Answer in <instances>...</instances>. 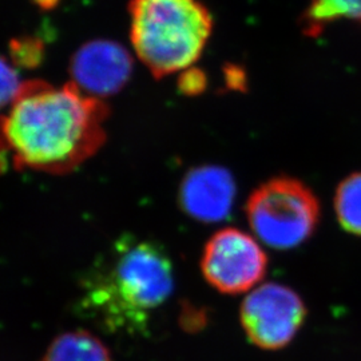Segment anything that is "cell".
<instances>
[{"instance_id":"obj_13","label":"cell","mask_w":361,"mask_h":361,"mask_svg":"<svg viewBox=\"0 0 361 361\" xmlns=\"http://www.w3.org/2000/svg\"><path fill=\"white\" fill-rule=\"evenodd\" d=\"M22 85L13 62L0 56V110L13 104Z\"/></svg>"},{"instance_id":"obj_6","label":"cell","mask_w":361,"mask_h":361,"mask_svg":"<svg viewBox=\"0 0 361 361\" xmlns=\"http://www.w3.org/2000/svg\"><path fill=\"white\" fill-rule=\"evenodd\" d=\"M240 316L246 336L255 345L276 350L295 338L305 322L307 307L293 289L271 283L246 296Z\"/></svg>"},{"instance_id":"obj_10","label":"cell","mask_w":361,"mask_h":361,"mask_svg":"<svg viewBox=\"0 0 361 361\" xmlns=\"http://www.w3.org/2000/svg\"><path fill=\"white\" fill-rule=\"evenodd\" d=\"M338 20L361 25V0H310L302 16V30L310 37H317Z\"/></svg>"},{"instance_id":"obj_15","label":"cell","mask_w":361,"mask_h":361,"mask_svg":"<svg viewBox=\"0 0 361 361\" xmlns=\"http://www.w3.org/2000/svg\"><path fill=\"white\" fill-rule=\"evenodd\" d=\"M32 1L40 10H52L59 4L61 0H32Z\"/></svg>"},{"instance_id":"obj_9","label":"cell","mask_w":361,"mask_h":361,"mask_svg":"<svg viewBox=\"0 0 361 361\" xmlns=\"http://www.w3.org/2000/svg\"><path fill=\"white\" fill-rule=\"evenodd\" d=\"M42 361H113L104 343L87 331H71L58 336Z\"/></svg>"},{"instance_id":"obj_5","label":"cell","mask_w":361,"mask_h":361,"mask_svg":"<svg viewBox=\"0 0 361 361\" xmlns=\"http://www.w3.org/2000/svg\"><path fill=\"white\" fill-rule=\"evenodd\" d=\"M268 257L257 240L235 228H225L210 237L201 271L209 284L221 293H244L262 281Z\"/></svg>"},{"instance_id":"obj_4","label":"cell","mask_w":361,"mask_h":361,"mask_svg":"<svg viewBox=\"0 0 361 361\" xmlns=\"http://www.w3.org/2000/svg\"><path fill=\"white\" fill-rule=\"evenodd\" d=\"M246 217L258 240L286 250L305 243L320 219V207L308 186L293 178L262 183L247 200Z\"/></svg>"},{"instance_id":"obj_3","label":"cell","mask_w":361,"mask_h":361,"mask_svg":"<svg viewBox=\"0 0 361 361\" xmlns=\"http://www.w3.org/2000/svg\"><path fill=\"white\" fill-rule=\"evenodd\" d=\"M129 13L134 52L157 79L192 68L213 31L201 0H129Z\"/></svg>"},{"instance_id":"obj_1","label":"cell","mask_w":361,"mask_h":361,"mask_svg":"<svg viewBox=\"0 0 361 361\" xmlns=\"http://www.w3.org/2000/svg\"><path fill=\"white\" fill-rule=\"evenodd\" d=\"M109 114L102 99L71 82L56 87L28 80L0 116V141L16 169L68 174L104 146Z\"/></svg>"},{"instance_id":"obj_12","label":"cell","mask_w":361,"mask_h":361,"mask_svg":"<svg viewBox=\"0 0 361 361\" xmlns=\"http://www.w3.org/2000/svg\"><path fill=\"white\" fill-rule=\"evenodd\" d=\"M11 62L15 67L35 68L44 58V43L35 37H23L10 43Z\"/></svg>"},{"instance_id":"obj_11","label":"cell","mask_w":361,"mask_h":361,"mask_svg":"<svg viewBox=\"0 0 361 361\" xmlns=\"http://www.w3.org/2000/svg\"><path fill=\"white\" fill-rule=\"evenodd\" d=\"M335 212L345 232L361 235V173L349 176L338 185Z\"/></svg>"},{"instance_id":"obj_8","label":"cell","mask_w":361,"mask_h":361,"mask_svg":"<svg viewBox=\"0 0 361 361\" xmlns=\"http://www.w3.org/2000/svg\"><path fill=\"white\" fill-rule=\"evenodd\" d=\"M235 186L225 169H194L183 178L180 204L183 212L200 222H219L231 213Z\"/></svg>"},{"instance_id":"obj_2","label":"cell","mask_w":361,"mask_h":361,"mask_svg":"<svg viewBox=\"0 0 361 361\" xmlns=\"http://www.w3.org/2000/svg\"><path fill=\"white\" fill-rule=\"evenodd\" d=\"M174 289L173 264L164 247L126 234L82 281V302L110 331L137 332Z\"/></svg>"},{"instance_id":"obj_14","label":"cell","mask_w":361,"mask_h":361,"mask_svg":"<svg viewBox=\"0 0 361 361\" xmlns=\"http://www.w3.org/2000/svg\"><path fill=\"white\" fill-rule=\"evenodd\" d=\"M205 78L200 71H190V68L182 71L180 78V87L185 94H195L204 87Z\"/></svg>"},{"instance_id":"obj_7","label":"cell","mask_w":361,"mask_h":361,"mask_svg":"<svg viewBox=\"0 0 361 361\" xmlns=\"http://www.w3.org/2000/svg\"><path fill=\"white\" fill-rule=\"evenodd\" d=\"M133 56L114 40L98 39L85 43L73 55L68 71L71 83L83 94L104 99L116 95L133 74Z\"/></svg>"}]
</instances>
